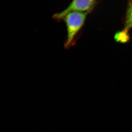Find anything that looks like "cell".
Wrapping results in <instances>:
<instances>
[{"mask_svg":"<svg viewBox=\"0 0 132 132\" xmlns=\"http://www.w3.org/2000/svg\"><path fill=\"white\" fill-rule=\"evenodd\" d=\"M114 39L116 41L121 43H126L129 40L130 36L128 31L123 29L117 32L114 35Z\"/></svg>","mask_w":132,"mask_h":132,"instance_id":"obj_4","label":"cell"},{"mask_svg":"<svg viewBox=\"0 0 132 132\" xmlns=\"http://www.w3.org/2000/svg\"><path fill=\"white\" fill-rule=\"evenodd\" d=\"M89 13L87 12H69L64 16L62 21L65 24L67 37L64 47L68 49L75 44L76 39L82 29Z\"/></svg>","mask_w":132,"mask_h":132,"instance_id":"obj_1","label":"cell"},{"mask_svg":"<svg viewBox=\"0 0 132 132\" xmlns=\"http://www.w3.org/2000/svg\"><path fill=\"white\" fill-rule=\"evenodd\" d=\"M124 22V29L128 32L132 28V0H128V1Z\"/></svg>","mask_w":132,"mask_h":132,"instance_id":"obj_3","label":"cell"},{"mask_svg":"<svg viewBox=\"0 0 132 132\" xmlns=\"http://www.w3.org/2000/svg\"><path fill=\"white\" fill-rule=\"evenodd\" d=\"M97 0H72L67 7L61 12L55 14L53 18L57 21H62L64 16L69 12H79L90 13L98 4Z\"/></svg>","mask_w":132,"mask_h":132,"instance_id":"obj_2","label":"cell"}]
</instances>
